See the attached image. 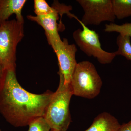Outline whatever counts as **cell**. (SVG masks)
Masks as SVG:
<instances>
[{"mask_svg": "<svg viewBox=\"0 0 131 131\" xmlns=\"http://www.w3.org/2000/svg\"><path fill=\"white\" fill-rule=\"evenodd\" d=\"M53 94L50 91L41 94L28 92L18 82L15 70H5L0 80V113L13 126L28 125L44 117Z\"/></svg>", "mask_w": 131, "mask_h": 131, "instance_id": "cell-1", "label": "cell"}, {"mask_svg": "<svg viewBox=\"0 0 131 131\" xmlns=\"http://www.w3.org/2000/svg\"><path fill=\"white\" fill-rule=\"evenodd\" d=\"M59 77V85L53 93L44 117L51 130L67 131L71 122L69 107L73 94L70 84H65L63 77Z\"/></svg>", "mask_w": 131, "mask_h": 131, "instance_id": "cell-2", "label": "cell"}, {"mask_svg": "<svg viewBox=\"0 0 131 131\" xmlns=\"http://www.w3.org/2000/svg\"><path fill=\"white\" fill-rule=\"evenodd\" d=\"M24 31V23L16 20L0 24V64L3 70H15L16 48Z\"/></svg>", "mask_w": 131, "mask_h": 131, "instance_id": "cell-3", "label": "cell"}, {"mask_svg": "<svg viewBox=\"0 0 131 131\" xmlns=\"http://www.w3.org/2000/svg\"><path fill=\"white\" fill-rule=\"evenodd\" d=\"M70 84L73 95L93 99L100 94L102 81L94 65L83 61L77 64Z\"/></svg>", "mask_w": 131, "mask_h": 131, "instance_id": "cell-4", "label": "cell"}, {"mask_svg": "<svg viewBox=\"0 0 131 131\" xmlns=\"http://www.w3.org/2000/svg\"><path fill=\"white\" fill-rule=\"evenodd\" d=\"M74 18L81 24L82 29H77L73 34V37L77 45L84 54L88 57L97 59L101 64L111 63L116 56L115 52H108L101 46L99 35L95 31L91 30L82 23L75 15Z\"/></svg>", "mask_w": 131, "mask_h": 131, "instance_id": "cell-5", "label": "cell"}, {"mask_svg": "<svg viewBox=\"0 0 131 131\" xmlns=\"http://www.w3.org/2000/svg\"><path fill=\"white\" fill-rule=\"evenodd\" d=\"M84 12L82 23L85 25H99L105 21L114 23L116 18L112 0H78Z\"/></svg>", "mask_w": 131, "mask_h": 131, "instance_id": "cell-6", "label": "cell"}, {"mask_svg": "<svg viewBox=\"0 0 131 131\" xmlns=\"http://www.w3.org/2000/svg\"><path fill=\"white\" fill-rule=\"evenodd\" d=\"M57 57L59 71L58 74L64 80L65 84H70L77 62L75 45L69 44L68 39H64L52 46Z\"/></svg>", "mask_w": 131, "mask_h": 131, "instance_id": "cell-7", "label": "cell"}, {"mask_svg": "<svg viewBox=\"0 0 131 131\" xmlns=\"http://www.w3.org/2000/svg\"><path fill=\"white\" fill-rule=\"evenodd\" d=\"M59 13L58 9H56L53 13L46 15L27 16L28 19L37 22L43 27L48 42L51 46L62 40L59 34L57 23Z\"/></svg>", "mask_w": 131, "mask_h": 131, "instance_id": "cell-8", "label": "cell"}, {"mask_svg": "<svg viewBox=\"0 0 131 131\" xmlns=\"http://www.w3.org/2000/svg\"><path fill=\"white\" fill-rule=\"evenodd\" d=\"M26 2L25 0H0V24L8 20L13 14L17 21L24 23L21 11Z\"/></svg>", "mask_w": 131, "mask_h": 131, "instance_id": "cell-9", "label": "cell"}, {"mask_svg": "<svg viewBox=\"0 0 131 131\" xmlns=\"http://www.w3.org/2000/svg\"><path fill=\"white\" fill-rule=\"evenodd\" d=\"M121 125L114 116L105 112L98 115L91 125L84 131H119Z\"/></svg>", "mask_w": 131, "mask_h": 131, "instance_id": "cell-10", "label": "cell"}, {"mask_svg": "<svg viewBox=\"0 0 131 131\" xmlns=\"http://www.w3.org/2000/svg\"><path fill=\"white\" fill-rule=\"evenodd\" d=\"M115 18L122 19L131 16V0H112Z\"/></svg>", "mask_w": 131, "mask_h": 131, "instance_id": "cell-11", "label": "cell"}, {"mask_svg": "<svg viewBox=\"0 0 131 131\" xmlns=\"http://www.w3.org/2000/svg\"><path fill=\"white\" fill-rule=\"evenodd\" d=\"M117 44L118 49L115 52L116 56H122L131 61L130 37L126 35L119 34L117 38Z\"/></svg>", "mask_w": 131, "mask_h": 131, "instance_id": "cell-12", "label": "cell"}, {"mask_svg": "<svg viewBox=\"0 0 131 131\" xmlns=\"http://www.w3.org/2000/svg\"><path fill=\"white\" fill-rule=\"evenodd\" d=\"M104 31L105 32H117L119 34L131 37V23H126L121 25L114 23L106 24Z\"/></svg>", "mask_w": 131, "mask_h": 131, "instance_id": "cell-13", "label": "cell"}, {"mask_svg": "<svg viewBox=\"0 0 131 131\" xmlns=\"http://www.w3.org/2000/svg\"><path fill=\"white\" fill-rule=\"evenodd\" d=\"M34 9L36 16H41L50 14L56 10L55 8L50 6L45 0L34 1Z\"/></svg>", "mask_w": 131, "mask_h": 131, "instance_id": "cell-14", "label": "cell"}, {"mask_svg": "<svg viewBox=\"0 0 131 131\" xmlns=\"http://www.w3.org/2000/svg\"><path fill=\"white\" fill-rule=\"evenodd\" d=\"M27 131H50V127L44 117H40L34 120L28 125Z\"/></svg>", "mask_w": 131, "mask_h": 131, "instance_id": "cell-15", "label": "cell"}, {"mask_svg": "<svg viewBox=\"0 0 131 131\" xmlns=\"http://www.w3.org/2000/svg\"><path fill=\"white\" fill-rule=\"evenodd\" d=\"M119 131H131V120L121 125Z\"/></svg>", "mask_w": 131, "mask_h": 131, "instance_id": "cell-16", "label": "cell"}, {"mask_svg": "<svg viewBox=\"0 0 131 131\" xmlns=\"http://www.w3.org/2000/svg\"><path fill=\"white\" fill-rule=\"evenodd\" d=\"M3 69L1 64H0V80L2 77L3 74Z\"/></svg>", "mask_w": 131, "mask_h": 131, "instance_id": "cell-17", "label": "cell"}, {"mask_svg": "<svg viewBox=\"0 0 131 131\" xmlns=\"http://www.w3.org/2000/svg\"><path fill=\"white\" fill-rule=\"evenodd\" d=\"M51 131H56L53 130H51Z\"/></svg>", "mask_w": 131, "mask_h": 131, "instance_id": "cell-18", "label": "cell"}, {"mask_svg": "<svg viewBox=\"0 0 131 131\" xmlns=\"http://www.w3.org/2000/svg\"><path fill=\"white\" fill-rule=\"evenodd\" d=\"M0 131H1V130H0Z\"/></svg>", "mask_w": 131, "mask_h": 131, "instance_id": "cell-19", "label": "cell"}]
</instances>
